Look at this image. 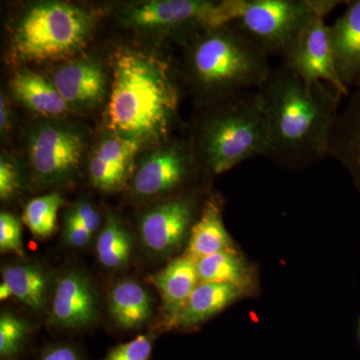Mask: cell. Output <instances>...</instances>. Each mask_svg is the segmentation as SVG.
Instances as JSON below:
<instances>
[{"mask_svg": "<svg viewBox=\"0 0 360 360\" xmlns=\"http://www.w3.org/2000/svg\"><path fill=\"white\" fill-rule=\"evenodd\" d=\"M25 176L22 167L13 156L1 153L0 156V198L2 201L13 200L22 193Z\"/></svg>", "mask_w": 360, "mask_h": 360, "instance_id": "28", "label": "cell"}, {"mask_svg": "<svg viewBox=\"0 0 360 360\" xmlns=\"http://www.w3.org/2000/svg\"><path fill=\"white\" fill-rule=\"evenodd\" d=\"M233 13L234 0H146L123 4L116 18L135 32L172 35L186 44L203 28L231 22Z\"/></svg>", "mask_w": 360, "mask_h": 360, "instance_id": "7", "label": "cell"}, {"mask_svg": "<svg viewBox=\"0 0 360 360\" xmlns=\"http://www.w3.org/2000/svg\"><path fill=\"white\" fill-rule=\"evenodd\" d=\"M148 281L160 293L165 326L174 328L177 316L200 284L196 260L186 253L149 276Z\"/></svg>", "mask_w": 360, "mask_h": 360, "instance_id": "15", "label": "cell"}, {"mask_svg": "<svg viewBox=\"0 0 360 360\" xmlns=\"http://www.w3.org/2000/svg\"><path fill=\"white\" fill-rule=\"evenodd\" d=\"M134 241L129 229L120 217L108 213L96 241L98 262L110 270L124 269L129 264Z\"/></svg>", "mask_w": 360, "mask_h": 360, "instance_id": "22", "label": "cell"}, {"mask_svg": "<svg viewBox=\"0 0 360 360\" xmlns=\"http://www.w3.org/2000/svg\"><path fill=\"white\" fill-rule=\"evenodd\" d=\"M184 44V80L200 108L257 90L272 70L269 56L229 23L203 28Z\"/></svg>", "mask_w": 360, "mask_h": 360, "instance_id": "3", "label": "cell"}, {"mask_svg": "<svg viewBox=\"0 0 360 360\" xmlns=\"http://www.w3.org/2000/svg\"><path fill=\"white\" fill-rule=\"evenodd\" d=\"M51 79L65 103L75 110H94L110 94L108 75L96 58L65 61L54 70Z\"/></svg>", "mask_w": 360, "mask_h": 360, "instance_id": "13", "label": "cell"}, {"mask_svg": "<svg viewBox=\"0 0 360 360\" xmlns=\"http://www.w3.org/2000/svg\"><path fill=\"white\" fill-rule=\"evenodd\" d=\"M243 292V288L233 284H198L177 316L174 328H191L200 326L238 300Z\"/></svg>", "mask_w": 360, "mask_h": 360, "instance_id": "19", "label": "cell"}, {"mask_svg": "<svg viewBox=\"0 0 360 360\" xmlns=\"http://www.w3.org/2000/svg\"><path fill=\"white\" fill-rule=\"evenodd\" d=\"M89 174L94 186L104 193L120 191L130 181L129 177L118 172L94 153L89 156Z\"/></svg>", "mask_w": 360, "mask_h": 360, "instance_id": "27", "label": "cell"}, {"mask_svg": "<svg viewBox=\"0 0 360 360\" xmlns=\"http://www.w3.org/2000/svg\"><path fill=\"white\" fill-rule=\"evenodd\" d=\"M30 329L25 319L11 312L0 316V360H21L25 356Z\"/></svg>", "mask_w": 360, "mask_h": 360, "instance_id": "26", "label": "cell"}, {"mask_svg": "<svg viewBox=\"0 0 360 360\" xmlns=\"http://www.w3.org/2000/svg\"><path fill=\"white\" fill-rule=\"evenodd\" d=\"M65 205V198L58 191L32 198L23 210V224L35 238H49L56 231L58 212Z\"/></svg>", "mask_w": 360, "mask_h": 360, "instance_id": "24", "label": "cell"}, {"mask_svg": "<svg viewBox=\"0 0 360 360\" xmlns=\"http://www.w3.org/2000/svg\"><path fill=\"white\" fill-rule=\"evenodd\" d=\"M153 341V336L137 335L134 340L111 347L101 360H151Z\"/></svg>", "mask_w": 360, "mask_h": 360, "instance_id": "29", "label": "cell"}, {"mask_svg": "<svg viewBox=\"0 0 360 360\" xmlns=\"http://www.w3.org/2000/svg\"><path fill=\"white\" fill-rule=\"evenodd\" d=\"M94 234L90 233L77 220L66 213L65 219V239L68 245L75 248L86 246Z\"/></svg>", "mask_w": 360, "mask_h": 360, "instance_id": "33", "label": "cell"}, {"mask_svg": "<svg viewBox=\"0 0 360 360\" xmlns=\"http://www.w3.org/2000/svg\"><path fill=\"white\" fill-rule=\"evenodd\" d=\"M269 136L267 158L286 167H309L328 158L342 96L323 84L309 85L281 63L257 89Z\"/></svg>", "mask_w": 360, "mask_h": 360, "instance_id": "1", "label": "cell"}, {"mask_svg": "<svg viewBox=\"0 0 360 360\" xmlns=\"http://www.w3.org/2000/svg\"><path fill=\"white\" fill-rule=\"evenodd\" d=\"M347 4L329 26V37L338 77L350 94L360 84V0Z\"/></svg>", "mask_w": 360, "mask_h": 360, "instance_id": "14", "label": "cell"}, {"mask_svg": "<svg viewBox=\"0 0 360 360\" xmlns=\"http://www.w3.org/2000/svg\"><path fill=\"white\" fill-rule=\"evenodd\" d=\"M68 214L77 220L91 234L96 233L101 224V217L96 207L85 200L77 202L68 210Z\"/></svg>", "mask_w": 360, "mask_h": 360, "instance_id": "32", "label": "cell"}, {"mask_svg": "<svg viewBox=\"0 0 360 360\" xmlns=\"http://www.w3.org/2000/svg\"><path fill=\"white\" fill-rule=\"evenodd\" d=\"M201 108L191 141L200 165L210 174H225L243 161L269 156V129L257 90Z\"/></svg>", "mask_w": 360, "mask_h": 360, "instance_id": "4", "label": "cell"}, {"mask_svg": "<svg viewBox=\"0 0 360 360\" xmlns=\"http://www.w3.org/2000/svg\"><path fill=\"white\" fill-rule=\"evenodd\" d=\"M281 63L295 71L305 84H323L333 87L343 98L349 96L336 71L331 49L329 25L324 18H315L300 33Z\"/></svg>", "mask_w": 360, "mask_h": 360, "instance_id": "11", "label": "cell"}, {"mask_svg": "<svg viewBox=\"0 0 360 360\" xmlns=\"http://www.w3.org/2000/svg\"><path fill=\"white\" fill-rule=\"evenodd\" d=\"M200 283L233 284L243 288L246 281L245 264L236 250L224 251L196 262Z\"/></svg>", "mask_w": 360, "mask_h": 360, "instance_id": "23", "label": "cell"}, {"mask_svg": "<svg viewBox=\"0 0 360 360\" xmlns=\"http://www.w3.org/2000/svg\"><path fill=\"white\" fill-rule=\"evenodd\" d=\"M328 158L347 168L360 191V84L350 92L345 108L338 113Z\"/></svg>", "mask_w": 360, "mask_h": 360, "instance_id": "17", "label": "cell"}, {"mask_svg": "<svg viewBox=\"0 0 360 360\" xmlns=\"http://www.w3.org/2000/svg\"><path fill=\"white\" fill-rule=\"evenodd\" d=\"M37 360H89L82 347L70 342H54L40 350Z\"/></svg>", "mask_w": 360, "mask_h": 360, "instance_id": "31", "label": "cell"}, {"mask_svg": "<svg viewBox=\"0 0 360 360\" xmlns=\"http://www.w3.org/2000/svg\"><path fill=\"white\" fill-rule=\"evenodd\" d=\"M200 165L189 141L165 139L148 151L130 179V191L139 200L174 193L191 180Z\"/></svg>", "mask_w": 360, "mask_h": 360, "instance_id": "9", "label": "cell"}, {"mask_svg": "<svg viewBox=\"0 0 360 360\" xmlns=\"http://www.w3.org/2000/svg\"><path fill=\"white\" fill-rule=\"evenodd\" d=\"M9 91L18 103L42 118H58L72 108L49 79L28 68H20L11 75Z\"/></svg>", "mask_w": 360, "mask_h": 360, "instance_id": "16", "label": "cell"}, {"mask_svg": "<svg viewBox=\"0 0 360 360\" xmlns=\"http://www.w3.org/2000/svg\"><path fill=\"white\" fill-rule=\"evenodd\" d=\"M141 146L130 139L106 131L94 146V155L131 179L132 165Z\"/></svg>", "mask_w": 360, "mask_h": 360, "instance_id": "25", "label": "cell"}, {"mask_svg": "<svg viewBox=\"0 0 360 360\" xmlns=\"http://www.w3.org/2000/svg\"><path fill=\"white\" fill-rule=\"evenodd\" d=\"M13 127V112L8 97L4 92L0 96V134L2 139L11 134Z\"/></svg>", "mask_w": 360, "mask_h": 360, "instance_id": "34", "label": "cell"}, {"mask_svg": "<svg viewBox=\"0 0 360 360\" xmlns=\"http://www.w3.org/2000/svg\"><path fill=\"white\" fill-rule=\"evenodd\" d=\"M86 132L59 118H40L25 134L33 175L44 186H63L77 177L86 155Z\"/></svg>", "mask_w": 360, "mask_h": 360, "instance_id": "8", "label": "cell"}, {"mask_svg": "<svg viewBox=\"0 0 360 360\" xmlns=\"http://www.w3.org/2000/svg\"><path fill=\"white\" fill-rule=\"evenodd\" d=\"M359 336H360V316L359 319Z\"/></svg>", "mask_w": 360, "mask_h": 360, "instance_id": "36", "label": "cell"}, {"mask_svg": "<svg viewBox=\"0 0 360 360\" xmlns=\"http://www.w3.org/2000/svg\"><path fill=\"white\" fill-rule=\"evenodd\" d=\"M233 250L231 236L222 220L221 205L212 196L191 229L186 255L198 262L215 253Z\"/></svg>", "mask_w": 360, "mask_h": 360, "instance_id": "20", "label": "cell"}, {"mask_svg": "<svg viewBox=\"0 0 360 360\" xmlns=\"http://www.w3.org/2000/svg\"><path fill=\"white\" fill-rule=\"evenodd\" d=\"M11 297H13V295H11L9 288H7L6 284L0 283V300H1V302H6V300Z\"/></svg>", "mask_w": 360, "mask_h": 360, "instance_id": "35", "label": "cell"}, {"mask_svg": "<svg viewBox=\"0 0 360 360\" xmlns=\"http://www.w3.org/2000/svg\"><path fill=\"white\" fill-rule=\"evenodd\" d=\"M106 130L139 146L168 139L177 120L179 89L174 71L160 56L122 49L112 60Z\"/></svg>", "mask_w": 360, "mask_h": 360, "instance_id": "2", "label": "cell"}, {"mask_svg": "<svg viewBox=\"0 0 360 360\" xmlns=\"http://www.w3.org/2000/svg\"><path fill=\"white\" fill-rule=\"evenodd\" d=\"M96 25V15L84 6L65 1L33 2L11 25L9 56L18 63H65L87 46Z\"/></svg>", "mask_w": 360, "mask_h": 360, "instance_id": "5", "label": "cell"}, {"mask_svg": "<svg viewBox=\"0 0 360 360\" xmlns=\"http://www.w3.org/2000/svg\"><path fill=\"white\" fill-rule=\"evenodd\" d=\"M0 251L25 257L22 225L15 215L6 212L0 213Z\"/></svg>", "mask_w": 360, "mask_h": 360, "instance_id": "30", "label": "cell"}, {"mask_svg": "<svg viewBox=\"0 0 360 360\" xmlns=\"http://www.w3.org/2000/svg\"><path fill=\"white\" fill-rule=\"evenodd\" d=\"M153 304L148 288L132 279L118 281L108 295V312L122 330L141 329L151 319Z\"/></svg>", "mask_w": 360, "mask_h": 360, "instance_id": "18", "label": "cell"}, {"mask_svg": "<svg viewBox=\"0 0 360 360\" xmlns=\"http://www.w3.org/2000/svg\"><path fill=\"white\" fill-rule=\"evenodd\" d=\"M98 319V297L84 272L70 270L59 277L52 298L49 321L56 328L78 331Z\"/></svg>", "mask_w": 360, "mask_h": 360, "instance_id": "12", "label": "cell"}, {"mask_svg": "<svg viewBox=\"0 0 360 360\" xmlns=\"http://www.w3.org/2000/svg\"><path fill=\"white\" fill-rule=\"evenodd\" d=\"M340 4L324 0H236L229 25L269 58H283L312 20L326 18Z\"/></svg>", "mask_w": 360, "mask_h": 360, "instance_id": "6", "label": "cell"}, {"mask_svg": "<svg viewBox=\"0 0 360 360\" xmlns=\"http://www.w3.org/2000/svg\"><path fill=\"white\" fill-rule=\"evenodd\" d=\"M1 283L7 285L13 297L33 311H40L46 305L49 276L39 264L20 262L6 265L1 271Z\"/></svg>", "mask_w": 360, "mask_h": 360, "instance_id": "21", "label": "cell"}, {"mask_svg": "<svg viewBox=\"0 0 360 360\" xmlns=\"http://www.w3.org/2000/svg\"><path fill=\"white\" fill-rule=\"evenodd\" d=\"M195 198L181 194L158 202L141 215L139 238L144 250L165 257L179 250L195 224Z\"/></svg>", "mask_w": 360, "mask_h": 360, "instance_id": "10", "label": "cell"}]
</instances>
